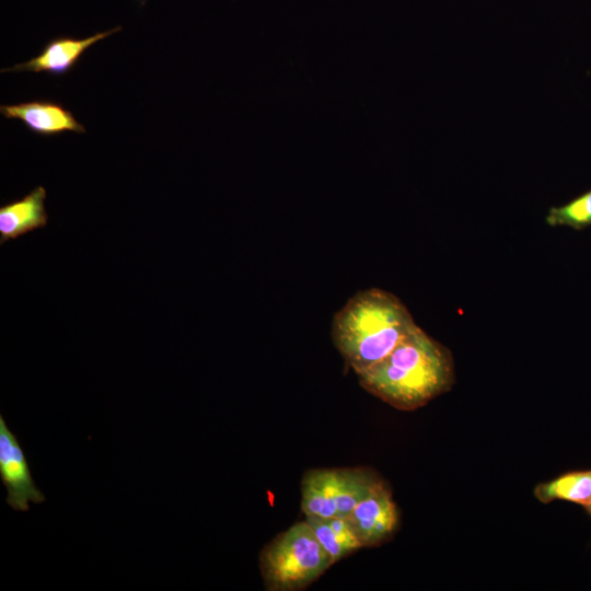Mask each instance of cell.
Masks as SVG:
<instances>
[{
	"instance_id": "7c38bea8",
	"label": "cell",
	"mask_w": 591,
	"mask_h": 591,
	"mask_svg": "<svg viewBox=\"0 0 591 591\" xmlns=\"http://www.w3.org/2000/svg\"><path fill=\"white\" fill-rule=\"evenodd\" d=\"M379 478L374 472L367 468L334 470L338 515L347 517L367 496Z\"/></svg>"
},
{
	"instance_id": "ba28073f",
	"label": "cell",
	"mask_w": 591,
	"mask_h": 591,
	"mask_svg": "<svg viewBox=\"0 0 591 591\" xmlns=\"http://www.w3.org/2000/svg\"><path fill=\"white\" fill-rule=\"evenodd\" d=\"M45 199L46 189L37 186L24 197L0 207L1 245L47 224Z\"/></svg>"
},
{
	"instance_id": "9c48e42d",
	"label": "cell",
	"mask_w": 591,
	"mask_h": 591,
	"mask_svg": "<svg viewBox=\"0 0 591 591\" xmlns=\"http://www.w3.org/2000/svg\"><path fill=\"white\" fill-rule=\"evenodd\" d=\"M301 508L305 517L332 518L338 515L334 470H312L302 479Z\"/></svg>"
},
{
	"instance_id": "8992f818",
	"label": "cell",
	"mask_w": 591,
	"mask_h": 591,
	"mask_svg": "<svg viewBox=\"0 0 591 591\" xmlns=\"http://www.w3.org/2000/svg\"><path fill=\"white\" fill-rule=\"evenodd\" d=\"M120 30V26H116L109 31L97 32L85 38L69 36L53 38L46 43L36 57L25 62L16 63L11 68L1 69V73L30 71L35 73L47 72L51 76H63L77 65L88 48Z\"/></svg>"
},
{
	"instance_id": "52a82bcc",
	"label": "cell",
	"mask_w": 591,
	"mask_h": 591,
	"mask_svg": "<svg viewBox=\"0 0 591 591\" xmlns=\"http://www.w3.org/2000/svg\"><path fill=\"white\" fill-rule=\"evenodd\" d=\"M0 113L8 119H19L33 134L53 137L66 131L85 134V128L61 103L33 100L18 104H2Z\"/></svg>"
},
{
	"instance_id": "5bb4252c",
	"label": "cell",
	"mask_w": 591,
	"mask_h": 591,
	"mask_svg": "<svg viewBox=\"0 0 591 591\" xmlns=\"http://www.w3.org/2000/svg\"><path fill=\"white\" fill-rule=\"evenodd\" d=\"M583 508L586 512L591 517V505L584 506Z\"/></svg>"
},
{
	"instance_id": "7a4b0ae2",
	"label": "cell",
	"mask_w": 591,
	"mask_h": 591,
	"mask_svg": "<svg viewBox=\"0 0 591 591\" xmlns=\"http://www.w3.org/2000/svg\"><path fill=\"white\" fill-rule=\"evenodd\" d=\"M417 326L405 304L393 293L370 288L354 294L332 322V339L356 374L372 368Z\"/></svg>"
},
{
	"instance_id": "4fadbf2b",
	"label": "cell",
	"mask_w": 591,
	"mask_h": 591,
	"mask_svg": "<svg viewBox=\"0 0 591 591\" xmlns=\"http://www.w3.org/2000/svg\"><path fill=\"white\" fill-rule=\"evenodd\" d=\"M545 221L551 227L582 230L591 225V189L559 207H552Z\"/></svg>"
},
{
	"instance_id": "6da1fadb",
	"label": "cell",
	"mask_w": 591,
	"mask_h": 591,
	"mask_svg": "<svg viewBox=\"0 0 591 591\" xmlns=\"http://www.w3.org/2000/svg\"><path fill=\"white\" fill-rule=\"evenodd\" d=\"M360 385L399 410H415L454 383L450 351L418 325L379 363L358 374Z\"/></svg>"
},
{
	"instance_id": "8fae6325",
	"label": "cell",
	"mask_w": 591,
	"mask_h": 591,
	"mask_svg": "<svg viewBox=\"0 0 591 591\" xmlns=\"http://www.w3.org/2000/svg\"><path fill=\"white\" fill-rule=\"evenodd\" d=\"M534 496L542 503L561 500L582 507L591 505V470L565 472L540 483L534 488Z\"/></svg>"
},
{
	"instance_id": "3957f363",
	"label": "cell",
	"mask_w": 591,
	"mask_h": 591,
	"mask_svg": "<svg viewBox=\"0 0 591 591\" xmlns=\"http://www.w3.org/2000/svg\"><path fill=\"white\" fill-rule=\"evenodd\" d=\"M333 564L306 520L277 535L259 555L260 573L269 591L304 589Z\"/></svg>"
},
{
	"instance_id": "5b68a950",
	"label": "cell",
	"mask_w": 591,
	"mask_h": 591,
	"mask_svg": "<svg viewBox=\"0 0 591 591\" xmlns=\"http://www.w3.org/2000/svg\"><path fill=\"white\" fill-rule=\"evenodd\" d=\"M398 518L392 493L381 478L347 515L362 547L378 546L389 541L398 526Z\"/></svg>"
},
{
	"instance_id": "30bf717a",
	"label": "cell",
	"mask_w": 591,
	"mask_h": 591,
	"mask_svg": "<svg viewBox=\"0 0 591 591\" xmlns=\"http://www.w3.org/2000/svg\"><path fill=\"white\" fill-rule=\"evenodd\" d=\"M305 520L334 563L362 547L347 517H306Z\"/></svg>"
},
{
	"instance_id": "277c9868",
	"label": "cell",
	"mask_w": 591,
	"mask_h": 591,
	"mask_svg": "<svg viewBox=\"0 0 591 591\" xmlns=\"http://www.w3.org/2000/svg\"><path fill=\"white\" fill-rule=\"evenodd\" d=\"M0 478L7 488L5 502L13 510L28 511L30 502L45 501V495L33 479L20 441L2 415H0Z\"/></svg>"
}]
</instances>
